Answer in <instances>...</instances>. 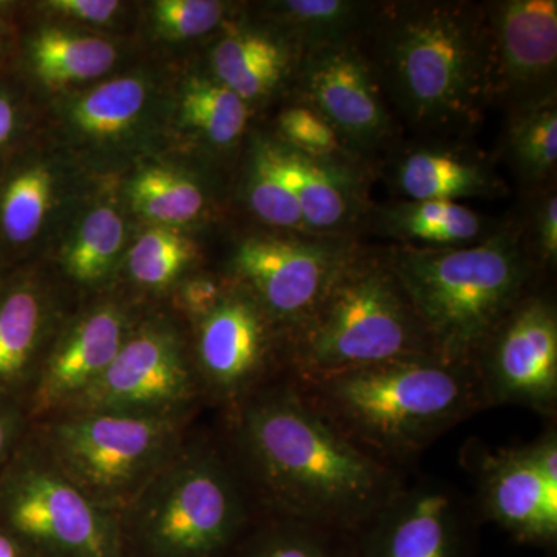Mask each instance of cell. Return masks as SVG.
<instances>
[{
  "mask_svg": "<svg viewBox=\"0 0 557 557\" xmlns=\"http://www.w3.org/2000/svg\"><path fill=\"white\" fill-rule=\"evenodd\" d=\"M222 443L260 516L355 533L406 482L285 375L223 413Z\"/></svg>",
  "mask_w": 557,
  "mask_h": 557,
  "instance_id": "6da1fadb",
  "label": "cell"
},
{
  "mask_svg": "<svg viewBox=\"0 0 557 557\" xmlns=\"http://www.w3.org/2000/svg\"><path fill=\"white\" fill-rule=\"evenodd\" d=\"M366 32L381 87L426 131L478 124L491 100L485 7L468 2L375 5Z\"/></svg>",
  "mask_w": 557,
  "mask_h": 557,
  "instance_id": "7a4b0ae2",
  "label": "cell"
},
{
  "mask_svg": "<svg viewBox=\"0 0 557 557\" xmlns=\"http://www.w3.org/2000/svg\"><path fill=\"white\" fill-rule=\"evenodd\" d=\"M292 380L351 442L403 471L450 429L486 409L474 364L440 357Z\"/></svg>",
  "mask_w": 557,
  "mask_h": 557,
  "instance_id": "3957f363",
  "label": "cell"
},
{
  "mask_svg": "<svg viewBox=\"0 0 557 557\" xmlns=\"http://www.w3.org/2000/svg\"><path fill=\"white\" fill-rule=\"evenodd\" d=\"M438 357L474 364L502 319L533 292L539 265L523 231L498 226L471 247L386 251Z\"/></svg>",
  "mask_w": 557,
  "mask_h": 557,
  "instance_id": "277c9868",
  "label": "cell"
},
{
  "mask_svg": "<svg viewBox=\"0 0 557 557\" xmlns=\"http://www.w3.org/2000/svg\"><path fill=\"white\" fill-rule=\"evenodd\" d=\"M282 357L284 375L300 380L438 355L386 251L359 248L309 317L282 335Z\"/></svg>",
  "mask_w": 557,
  "mask_h": 557,
  "instance_id": "5b68a950",
  "label": "cell"
},
{
  "mask_svg": "<svg viewBox=\"0 0 557 557\" xmlns=\"http://www.w3.org/2000/svg\"><path fill=\"white\" fill-rule=\"evenodd\" d=\"M258 516L222 440L194 432L120 516L126 557H228Z\"/></svg>",
  "mask_w": 557,
  "mask_h": 557,
  "instance_id": "8992f818",
  "label": "cell"
},
{
  "mask_svg": "<svg viewBox=\"0 0 557 557\" xmlns=\"http://www.w3.org/2000/svg\"><path fill=\"white\" fill-rule=\"evenodd\" d=\"M193 420L64 410L33 421V437L73 482L120 516L174 457Z\"/></svg>",
  "mask_w": 557,
  "mask_h": 557,
  "instance_id": "52a82bcc",
  "label": "cell"
},
{
  "mask_svg": "<svg viewBox=\"0 0 557 557\" xmlns=\"http://www.w3.org/2000/svg\"><path fill=\"white\" fill-rule=\"evenodd\" d=\"M0 528L33 557H126L120 518L25 435L0 472Z\"/></svg>",
  "mask_w": 557,
  "mask_h": 557,
  "instance_id": "ba28073f",
  "label": "cell"
},
{
  "mask_svg": "<svg viewBox=\"0 0 557 557\" xmlns=\"http://www.w3.org/2000/svg\"><path fill=\"white\" fill-rule=\"evenodd\" d=\"M205 406L193 351L182 333L171 322L143 321L97 383L64 410L194 421Z\"/></svg>",
  "mask_w": 557,
  "mask_h": 557,
  "instance_id": "9c48e42d",
  "label": "cell"
},
{
  "mask_svg": "<svg viewBox=\"0 0 557 557\" xmlns=\"http://www.w3.org/2000/svg\"><path fill=\"white\" fill-rule=\"evenodd\" d=\"M194 324L190 351L205 405L230 412L284 376L282 332L240 285L230 281L214 310Z\"/></svg>",
  "mask_w": 557,
  "mask_h": 557,
  "instance_id": "30bf717a",
  "label": "cell"
},
{
  "mask_svg": "<svg viewBox=\"0 0 557 557\" xmlns=\"http://www.w3.org/2000/svg\"><path fill=\"white\" fill-rule=\"evenodd\" d=\"M480 522H491L527 547L557 548V428L511 448L467 450Z\"/></svg>",
  "mask_w": 557,
  "mask_h": 557,
  "instance_id": "8fae6325",
  "label": "cell"
},
{
  "mask_svg": "<svg viewBox=\"0 0 557 557\" xmlns=\"http://www.w3.org/2000/svg\"><path fill=\"white\" fill-rule=\"evenodd\" d=\"M359 247L348 237H249L231 260V282L240 285L282 335L299 325Z\"/></svg>",
  "mask_w": 557,
  "mask_h": 557,
  "instance_id": "7c38bea8",
  "label": "cell"
},
{
  "mask_svg": "<svg viewBox=\"0 0 557 557\" xmlns=\"http://www.w3.org/2000/svg\"><path fill=\"white\" fill-rule=\"evenodd\" d=\"M486 409L519 406L557 413V307L533 289L487 336L474 359Z\"/></svg>",
  "mask_w": 557,
  "mask_h": 557,
  "instance_id": "4fadbf2b",
  "label": "cell"
},
{
  "mask_svg": "<svg viewBox=\"0 0 557 557\" xmlns=\"http://www.w3.org/2000/svg\"><path fill=\"white\" fill-rule=\"evenodd\" d=\"M480 519L471 498L440 479L406 480L355 531L358 557H474Z\"/></svg>",
  "mask_w": 557,
  "mask_h": 557,
  "instance_id": "5bb4252c",
  "label": "cell"
},
{
  "mask_svg": "<svg viewBox=\"0 0 557 557\" xmlns=\"http://www.w3.org/2000/svg\"><path fill=\"white\" fill-rule=\"evenodd\" d=\"M300 64L304 104L318 112L347 149H379L394 135L387 98L357 40L306 51Z\"/></svg>",
  "mask_w": 557,
  "mask_h": 557,
  "instance_id": "9a60e30c",
  "label": "cell"
},
{
  "mask_svg": "<svg viewBox=\"0 0 557 557\" xmlns=\"http://www.w3.org/2000/svg\"><path fill=\"white\" fill-rule=\"evenodd\" d=\"M491 100L515 106L556 94V0H500L485 7Z\"/></svg>",
  "mask_w": 557,
  "mask_h": 557,
  "instance_id": "2e32d148",
  "label": "cell"
},
{
  "mask_svg": "<svg viewBox=\"0 0 557 557\" xmlns=\"http://www.w3.org/2000/svg\"><path fill=\"white\" fill-rule=\"evenodd\" d=\"M129 314L113 302L84 311L51 341L25 398L30 421L67 409L89 391L135 329Z\"/></svg>",
  "mask_w": 557,
  "mask_h": 557,
  "instance_id": "e0dca14e",
  "label": "cell"
},
{
  "mask_svg": "<svg viewBox=\"0 0 557 557\" xmlns=\"http://www.w3.org/2000/svg\"><path fill=\"white\" fill-rule=\"evenodd\" d=\"M53 338L42 288L28 276L0 277V395L25 405Z\"/></svg>",
  "mask_w": 557,
  "mask_h": 557,
  "instance_id": "ac0fdd59",
  "label": "cell"
},
{
  "mask_svg": "<svg viewBox=\"0 0 557 557\" xmlns=\"http://www.w3.org/2000/svg\"><path fill=\"white\" fill-rule=\"evenodd\" d=\"M392 183L403 200L457 201L504 196L505 186L478 153L448 146L406 150L392 168Z\"/></svg>",
  "mask_w": 557,
  "mask_h": 557,
  "instance_id": "d6986e66",
  "label": "cell"
},
{
  "mask_svg": "<svg viewBox=\"0 0 557 557\" xmlns=\"http://www.w3.org/2000/svg\"><path fill=\"white\" fill-rule=\"evenodd\" d=\"M278 170L311 236L344 237L362 211L358 178L344 161L319 160L274 145Z\"/></svg>",
  "mask_w": 557,
  "mask_h": 557,
  "instance_id": "ffe728a7",
  "label": "cell"
},
{
  "mask_svg": "<svg viewBox=\"0 0 557 557\" xmlns=\"http://www.w3.org/2000/svg\"><path fill=\"white\" fill-rule=\"evenodd\" d=\"M375 220L376 228L399 245L428 249L471 247L498 230L485 215L457 201L399 200L381 208Z\"/></svg>",
  "mask_w": 557,
  "mask_h": 557,
  "instance_id": "44dd1931",
  "label": "cell"
},
{
  "mask_svg": "<svg viewBox=\"0 0 557 557\" xmlns=\"http://www.w3.org/2000/svg\"><path fill=\"white\" fill-rule=\"evenodd\" d=\"M296 51L267 33H230L212 51L215 75L245 102L270 97L295 69Z\"/></svg>",
  "mask_w": 557,
  "mask_h": 557,
  "instance_id": "7402d4cb",
  "label": "cell"
},
{
  "mask_svg": "<svg viewBox=\"0 0 557 557\" xmlns=\"http://www.w3.org/2000/svg\"><path fill=\"white\" fill-rule=\"evenodd\" d=\"M228 557H358L354 533L302 522L256 516Z\"/></svg>",
  "mask_w": 557,
  "mask_h": 557,
  "instance_id": "603a6c76",
  "label": "cell"
},
{
  "mask_svg": "<svg viewBox=\"0 0 557 557\" xmlns=\"http://www.w3.org/2000/svg\"><path fill=\"white\" fill-rule=\"evenodd\" d=\"M505 153L520 182L542 186L557 166L556 94L511 108Z\"/></svg>",
  "mask_w": 557,
  "mask_h": 557,
  "instance_id": "cb8c5ba5",
  "label": "cell"
},
{
  "mask_svg": "<svg viewBox=\"0 0 557 557\" xmlns=\"http://www.w3.org/2000/svg\"><path fill=\"white\" fill-rule=\"evenodd\" d=\"M27 51L33 72L47 87L97 78L112 67L116 58L108 40L50 28L39 32L28 44Z\"/></svg>",
  "mask_w": 557,
  "mask_h": 557,
  "instance_id": "d4e9b609",
  "label": "cell"
},
{
  "mask_svg": "<svg viewBox=\"0 0 557 557\" xmlns=\"http://www.w3.org/2000/svg\"><path fill=\"white\" fill-rule=\"evenodd\" d=\"M296 33L304 53L319 47L357 40L366 32L375 5L350 0H288L278 5Z\"/></svg>",
  "mask_w": 557,
  "mask_h": 557,
  "instance_id": "484cf974",
  "label": "cell"
},
{
  "mask_svg": "<svg viewBox=\"0 0 557 557\" xmlns=\"http://www.w3.org/2000/svg\"><path fill=\"white\" fill-rule=\"evenodd\" d=\"M50 172L39 164L11 172L0 183V240L21 248L35 239L50 203Z\"/></svg>",
  "mask_w": 557,
  "mask_h": 557,
  "instance_id": "4316f807",
  "label": "cell"
},
{
  "mask_svg": "<svg viewBox=\"0 0 557 557\" xmlns=\"http://www.w3.org/2000/svg\"><path fill=\"white\" fill-rule=\"evenodd\" d=\"M182 115L218 146L233 145L247 127V102L220 81L193 79L183 91Z\"/></svg>",
  "mask_w": 557,
  "mask_h": 557,
  "instance_id": "83f0119b",
  "label": "cell"
},
{
  "mask_svg": "<svg viewBox=\"0 0 557 557\" xmlns=\"http://www.w3.org/2000/svg\"><path fill=\"white\" fill-rule=\"evenodd\" d=\"M123 222L113 209H95L65 252V273L84 287L104 282L123 245Z\"/></svg>",
  "mask_w": 557,
  "mask_h": 557,
  "instance_id": "f1b7e54d",
  "label": "cell"
},
{
  "mask_svg": "<svg viewBox=\"0 0 557 557\" xmlns=\"http://www.w3.org/2000/svg\"><path fill=\"white\" fill-rule=\"evenodd\" d=\"M196 256V245L177 231H148L131 249L129 274L139 287L160 292L174 285Z\"/></svg>",
  "mask_w": 557,
  "mask_h": 557,
  "instance_id": "f546056e",
  "label": "cell"
},
{
  "mask_svg": "<svg viewBox=\"0 0 557 557\" xmlns=\"http://www.w3.org/2000/svg\"><path fill=\"white\" fill-rule=\"evenodd\" d=\"M248 201L252 212L269 225L309 234L298 200L278 170L276 150L271 143H263L256 149L248 178Z\"/></svg>",
  "mask_w": 557,
  "mask_h": 557,
  "instance_id": "4dcf8cb0",
  "label": "cell"
},
{
  "mask_svg": "<svg viewBox=\"0 0 557 557\" xmlns=\"http://www.w3.org/2000/svg\"><path fill=\"white\" fill-rule=\"evenodd\" d=\"M135 207L153 220L186 223L205 207L199 186L183 175L166 170H148L135 178L131 189Z\"/></svg>",
  "mask_w": 557,
  "mask_h": 557,
  "instance_id": "1f68e13d",
  "label": "cell"
},
{
  "mask_svg": "<svg viewBox=\"0 0 557 557\" xmlns=\"http://www.w3.org/2000/svg\"><path fill=\"white\" fill-rule=\"evenodd\" d=\"M145 84L120 78L102 84L76 104L73 119L86 134L108 137L126 129L145 104Z\"/></svg>",
  "mask_w": 557,
  "mask_h": 557,
  "instance_id": "d6a6232c",
  "label": "cell"
},
{
  "mask_svg": "<svg viewBox=\"0 0 557 557\" xmlns=\"http://www.w3.org/2000/svg\"><path fill=\"white\" fill-rule=\"evenodd\" d=\"M287 148L319 160H346L347 148L335 129L307 104L292 106L277 120Z\"/></svg>",
  "mask_w": 557,
  "mask_h": 557,
  "instance_id": "836d02e7",
  "label": "cell"
},
{
  "mask_svg": "<svg viewBox=\"0 0 557 557\" xmlns=\"http://www.w3.org/2000/svg\"><path fill=\"white\" fill-rule=\"evenodd\" d=\"M153 10L161 30L172 38L188 39L218 27L225 7L214 0H160Z\"/></svg>",
  "mask_w": 557,
  "mask_h": 557,
  "instance_id": "e575fe53",
  "label": "cell"
},
{
  "mask_svg": "<svg viewBox=\"0 0 557 557\" xmlns=\"http://www.w3.org/2000/svg\"><path fill=\"white\" fill-rule=\"evenodd\" d=\"M527 240L537 265L556 267L557 260V197L555 190L539 201L534 209L531 233Z\"/></svg>",
  "mask_w": 557,
  "mask_h": 557,
  "instance_id": "d590c367",
  "label": "cell"
},
{
  "mask_svg": "<svg viewBox=\"0 0 557 557\" xmlns=\"http://www.w3.org/2000/svg\"><path fill=\"white\" fill-rule=\"evenodd\" d=\"M230 282H220L211 276L185 278L178 287V307L194 322L214 310L225 295Z\"/></svg>",
  "mask_w": 557,
  "mask_h": 557,
  "instance_id": "8d00e7d4",
  "label": "cell"
},
{
  "mask_svg": "<svg viewBox=\"0 0 557 557\" xmlns=\"http://www.w3.org/2000/svg\"><path fill=\"white\" fill-rule=\"evenodd\" d=\"M30 426L32 421L24 401L0 395V472L9 463Z\"/></svg>",
  "mask_w": 557,
  "mask_h": 557,
  "instance_id": "74e56055",
  "label": "cell"
},
{
  "mask_svg": "<svg viewBox=\"0 0 557 557\" xmlns=\"http://www.w3.org/2000/svg\"><path fill=\"white\" fill-rule=\"evenodd\" d=\"M50 9L61 11L76 20L89 22H108L119 10L115 0H53L47 3Z\"/></svg>",
  "mask_w": 557,
  "mask_h": 557,
  "instance_id": "f35d334b",
  "label": "cell"
},
{
  "mask_svg": "<svg viewBox=\"0 0 557 557\" xmlns=\"http://www.w3.org/2000/svg\"><path fill=\"white\" fill-rule=\"evenodd\" d=\"M20 129V104L10 89L0 86V157L10 148Z\"/></svg>",
  "mask_w": 557,
  "mask_h": 557,
  "instance_id": "ab89813d",
  "label": "cell"
},
{
  "mask_svg": "<svg viewBox=\"0 0 557 557\" xmlns=\"http://www.w3.org/2000/svg\"><path fill=\"white\" fill-rule=\"evenodd\" d=\"M0 557H33L28 549L17 539L11 536L9 531L0 528Z\"/></svg>",
  "mask_w": 557,
  "mask_h": 557,
  "instance_id": "60d3db41",
  "label": "cell"
},
{
  "mask_svg": "<svg viewBox=\"0 0 557 557\" xmlns=\"http://www.w3.org/2000/svg\"><path fill=\"white\" fill-rule=\"evenodd\" d=\"M2 32L3 28L2 25H0V58H2V54L5 53V39H3Z\"/></svg>",
  "mask_w": 557,
  "mask_h": 557,
  "instance_id": "b9f144b4",
  "label": "cell"
}]
</instances>
